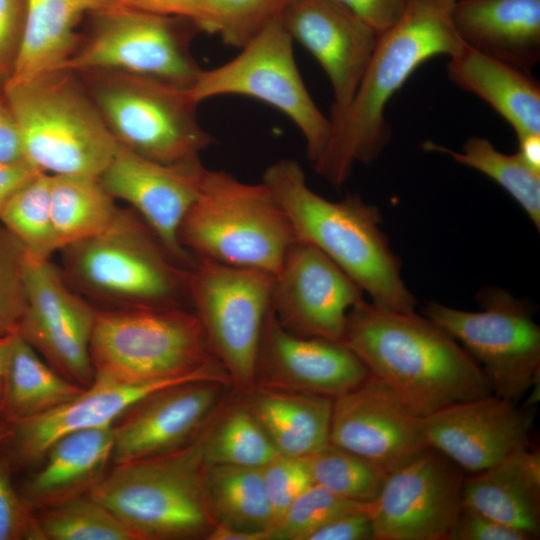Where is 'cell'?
I'll return each mask as SVG.
<instances>
[{
    "label": "cell",
    "instance_id": "obj_26",
    "mask_svg": "<svg viewBox=\"0 0 540 540\" xmlns=\"http://www.w3.org/2000/svg\"><path fill=\"white\" fill-rule=\"evenodd\" d=\"M462 503L503 525L540 534V454L522 447L499 463L465 477Z\"/></svg>",
    "mask_w": 540,
    "mask_h": 540
},
{
    "label": "cell",
    "instance_id": "obj_39",
    "mask_svg": "<svg viewBox=\"0 0 540 540\" xmlns=\"http://www.w3.org/2000/svg\"><path fill=\"white\" fill-rule=\"evenodd\" d=\"M370 503L341 498L317 484H311L286 509L271 529V540H307L332 519Z\"/></svg>",
    "mask_w": 540,
    "mask_h": 540
},
{
    "label": "cell",
    "instance_id": "obj_49",
    "mask_svg": "<svg viewBox=\"0 0 540 540\" xmlns=\"http://www.w3.org/2000/svg\"><path fill=\"white\" fill-rule=\"evenodd\" d=\"M37 173L27 162H0V212L11 196Z\"/></svg>",
    "mask_w": 540,
    "mask_h": 540
},
{
    "label": "cell",
    "instance_id": "obj_40",
    "mask_svg": "<svg viewBox=\"0 0 540 540\" xmlns=\"http://www.w3.org/2000/svg\"><path fill=\"white\" fill-rule=\"evenodd\" d=\"M28 253L0 223V337L17 332L27 306Z\"/></svg>",
    "mask_w": 540,
    "mask_h": 540
},
{
    "label": "cell",
    "instance_id": "obj_37",
    "mask_svg": "<svg viewBox=\"0 0 540 540\" xmlns=\"http://www.w3.org/2000/svg\"><path fill=\"white\" fill-rule=\"evenodd\" d=\"M305 459L314 484L359 503L373 502L387 476L380 466L330 442Z\"/></svg>",
    "mask_w": 540,
    "mask_h": 540
},
{
    "label": "cell",
    "instance_id": "obj_16",
    "mask_svg": "<svg viewBox=\"0 0 540 540\" xmlns=\"http://www.w3.org/2000/svg\"><path fill=\"white\" fill-rule=\"evenodd\" d=\"M363 294L320 249L295 240L274 275L271 309L292 334L341 343L348 312Z\"/></svg>",
    "mask_w": 540,
    "mask_h": 540
},
{
    "label": "cell",
    "instance_id": "obj_41",
    "mask_svg": "<svg viewBox=\"0 0 540 540\" xmlns=\"http://www.w3.org/2000/svg\"><path fill=\"white\" fill-rule=\"evenodd\" d=\"M15 474L0 444V540H42L35 510L21 495Z\"/></svg>",
    "mask_w": 540,
    "mask_h": 540
},
{
    "label": "cell",
    "instance_id": "obj_50",
    "mask_svg": "<svg viewBox=\"0 0 540 540\" xmlns=\"http://www.w3.org/2000/svg\"><path fill=\"white\" fill-rule=\"evenodd\" d=\"M516 154L529 169L540 174V134L518 137Z\"/></svg>",
    "mask_w": 540,
    "mask_h": 540
},
{
    "label": "cell",
    "instance_id": "obj_29",
    "mask_svg": "<svg viewBox=\"0 0 540 540\" xmlns=\"http://www.w3.org/2000/svg\"><path fill=\"white\" fill-rule=\"evenodd\" d=\"M244 400L280 455L304 458L329 443L332 398L255 387Z\"/></svg>",
    "mask_w": 540,
    "mask_h": 540
},
{
    "label": "cell",
    "instance_id": "obj_36",
    "mask_svg": "<svg viewBox=\"0 0 540 540\" xmlns=\"http://www.w3.org/2000/svg\"><path fill=\"white\" fill-rule=\"evenodd\" d=\"M42 540H139L102 503L85 494L35 511Z\"/></svg>",
    "mask_w": 540,
    "mask_h": 540
},
{
    "label": "cell",
    "instance_id": "obj_2",
    "mask_svg": "<svg viewBox=\"0 0 540 540\" xmlns=\"http://www.w3.org/2000/svg\"><path fill=\"white\" fill-rule=\"evenodd\" d=\"M463 45L449 12L435 0H408L400 20L379 35L350 104L331 122L328 144L313 163L316 173L340 187L356 163L375 161L391 139L385 109L392 97L420 65Z\"/></svg>",
    "mask_w": 540,
    "mask_h": 540
},
{
    "label": "cell",
    "instance_id": "obj_28",
    "mask_svg": "<svg viewBox=\"0 0 540 540\" xmlns=\"http://www.w3.org/2000/svg\"><path fill=\"white\" fill-rule=\"evenodd\" d=\"M115 4V0H26L20 53L4 85L59 69L80 44L76 28L84 16Z\"/></svg>",
    "mask_w": 540,
    "mask_h": 540
},
{
    "label": "cell",
    "instance_id": "obj_1",
    "mask_svg": "<svg viewBox=\"0 0 540 540\" xmlns=\"http://www.w3.org/2000/svg\"><path fill=\"white\" fill-rule=\"evenodd\" d=\"M341 343L419 417L493 393L468 352L415 311H388L363 298L348 312Z\"/></svg>",
    "mask_w": 540,
    "mask_h": 540
},
{
    "label": "cell",
    "instance_id": "obj_34",
    "mask_svg": "<svg viewBox=\"0 0 540 540\" xmlns=\"http://www.w3.org/2000/svg\"><path fill=\"white\" fill-rule=\"evenodd\" d=\"M423 148L449 155L454 161L473 168L497 182L524 209L536 229L540 230V174L529 169L517 154L498 151L483 137L473 136L455 151L434 142Z\"/></svg>",
    "mask_w": 540,
    "mask_h": 540
},
{
    "label": "cell",
    "instance_id": "obj_10",
    "mask_svg": "<svg viewBox=\"0 0 540 540\" xmlns=\"http://www.w3.org/2000/svg\"><path fill=\"white\" fill-rule=\"evenodd\" d=\"M90 16L89 36L59 69L127 72L184 88L196 82L202 68L193 58L190 44L201 30L192 20L118 4Z\"/></svg>",
    "mask_w": 540,
    "mask_h": 540
},
{
    "label": "cell",
    "instance_id": "obj_21",
    "mask_svg": "<svg viewBox=\"0 0 540 540\" xmlns=\"http://www.w3.org/2000/svg\"><path fill=\"white\" fill-rule=\"evenodd\" d=\"M368 376L366 367L344 344L292 334L281 326L270 307L257 351L254 388L334 399Z\"/></svg>",
    "mask_w": 540,
    "mask_h": 540
},
{
    "label": "cell",
    "instance_id": "obj_12",
    "mask_svg": "<svg viewBox=\"0 0 540 540\" xmlns=\"http://www.w3.org/2000/svg\"><path fill=\"white\" fill-rule=\"evenodd\" d=\"M195 258L189 277L190 303L231 385L246 395L254 389L257 351L271 307L274 274Z\"/></svg>",
    "mask_w": 540,
    "mask_h": 540
},
{
    "label": "cell",
    "instance_id": "obj_9",
    "mask_svg": "<svg viewBox=\"0 0 540 540\" xmlns=\"http://www.w3.org/2000/svg\"><path fill=\"white\" fill-rule=\"evenodd\" d=\"M116 141L161 163L198 158L213 144L189 88L111 70L76 72Z\"/></svg>",
    "mask_w": 540,
    "mask_h": 540
},
{
    "label": "cell",
    "instance_id": "obj_54",
    "mask_svg": "<svg viewBox=\"0 0 540 540\" xmlns=\"http://www.w3.org/2000/svg\"><path fill=\"white\" fill-rule=\"evenodd\" d=\"M444 10L450 11L457 0H435Z\"/></svg>",
    "mask_w": 540,
    "mask_h": 540
},
{
    "label": "cell",
    "instance_id": "obj_5",
    "mask_svg": "<svg viewBox=\"0 0 540 540\" xmlns=\"http://www.w3.org/2000/svg\"><path fill=\"white\" fill-rule=\"evenodd\" d=\"M4 90L33 168L49 175L101 176L119 143L76 72L57 69Z\"/></svg>",
    "mask_w": 540,
    "mask_h": 540
},
{
    "label": "cell",
    "instance_id": "obj_11",
    "mask_svg": "<svg viewBox=\"0 0 540 540\" xmlns=\"http://www.w3.org/2000/svg\"><path fill=\"white\" fill-rule=\"evenodd\" d=\"M472 312L429 302L424 315L477 362L493 394L519 403L539 382L540 328L528 305L501 288H485Z\"/></svg>",
    "mask_w": 540,
    "mask_h": 540
},
{
    "label": "cell",
    "instance_id": "obj_13",
    "mask_svg": "<svg viewBox=\"0 0 540 540\" xmlns=\"http://www.w3.org/2000/svg\"><path fill=\"white\" fill-rule=\"evenodd\" d=\"M293 43L280 17L230 61L202 69L189 91L198 103L217 96L242 95L276 108L298 127L306 141L307 157L314 163L328 144L332 126L304 84Z\"/></svg>",
    "mask_w": 540,
    "mask_h": 540
},
{
    "label": "cell",
    "instance_id": "obj_7",
    "mask_svg": "<svg viewBox=\"0 0 540 540\" xmlns=\"http://www.w3.org/2000/svg\"><path fill=\"white\" fill-rule=\"evenodd\" d=\"M194 257L276 274L296 238L269 187L207 169L198 197L178 231Z\"/></svg>",
    "mask_w": 540,
    "mask_h": 540
},
{
    "label": "cell",
    "instance_id": "obj_51",
    "mask_svg": "<svg viewBox=\"0 0 540 540\" xmlns=\"http://www.w3.org/2000/svg\"><path fill=\"white\" fill-rule=\"evenodd\" d=\"M206 540H271V532L246 531L216 523Z\"/></svg>",
    "mask_w": 540,
    "mask_h": 540
},
{
    "label": "cell",
    "instance_id": "obj_6",
    "mask_svg": "<svg viewBox=\"0 0 540 540\" xmlns=\"http://www.w3.org/2000/svg\"><path fill=\"white\" fill-rule=\"evenodd\" d=\"M202 432L172 452L113 464L88 494L139 540L206 539L217 521L207 491Z\"/></svg>",
    "mask_w": 540,
    "mask_h": 540
},
{
    "label": "cell",
    "instance_id": "obj_18",
    "mask_svg": "<svg viewBox=\"0 0 540 540\" xmlns=\"http://www.w3.org/2000/svg\"><path fill=\"white\" fill-rule=\"evenodd\" d=\"M534 419L533 405L519 406L491 393L422 417V429L429 447L471 474L528 446Z\"/></svg>",
    "mask_w": 540,
    "mask_h": 540
},
{
    "label": "cell",
    "instance_id": "obj_17",
    "mask_svg": "<svg viewBox=\"0 0 540 540\" xmlns=\"http://www.w3.org/2000/svg\"><path fill=\"white\" fill-rule=\"evenodd\" d=\"M206 171L200 157L161 163L119 144L99 180L114 199L131 205L179 263L192 268L196 259L180 245L178 231L199 195Z\"/></svg>",
    "mask_w": 540,
    "mask_h": 540
},
{
    "label": "cell",
    "instance_id": "obj_25",
    "mask_svg": "<svg viewBox=\"0 0 540 540\" xmlns=\"http://www.w3.org/2000/svg\"><path fill=\"white\" fill-rule=\"evenodd\" d=\"M112 426L66 434L55 441L18 485L36 511L88 494L112 463Z\"/></svg>",
    "mask_w": 540,
    "mask_h": 540
},
{
    "label": "cell",
    "instance_id": "obj_15",
    "mask_svg": "<svg viewBox=\"0 0 540 540\" xmlns=\"http://www.w3.org/2000/svg\"><path fill=\"white\" fill-rule=\"evenodd\" d=\"M27 306L17 333L58 373L87 388L95 378L90 339L98 310L76 294L51 262L28 255Z\"/></svg>",
    "mask_w": 540,
    "mask_h": 540
},
{
    "label": "cell",
    "instance_id": "obj_8",
    "mask_svg": "<svg viewBox=\"0 0 540 540\" xmlns=\"http://www.w3.org/2000/svg\"><path fill=\"white\" fill-rule=\"evenodd\" d=\"M66 276L115 308L185 306L191 268L179 263L133 210L99 234L61 249Z\"/></svg>",
    "mask_w": 540,
    "mask_h": 540
},
{
    "label": "cell",
    "instance_id": "obj_4",
    "mask_svg": "<svg viewBox=\"0 0 540 540\" xmlns=\"http://www.w3.org/2000/svg\"><path fill=\"white\" fill-rule=\"evenodd\" d=\"M90 357L98 379L124 384L214 380L231 385L198 316L185 306L98 310Z\"/></svg>",
    "mask_w": 540,
    "mask_h": 540
},
{
    "label": "cell",
    "instance_id": "obj_20",
    "mask_svg": "<svg viewBox=\"0 0 540 540\" xmlns=\"http://www.w3.org/2000/svg\"><path fill=\"white\" fill-rule=\"evenodd\" d=\"M329 442L373 462L387 473L429 447L422 417L371 375L333 399Z\"/></svg>",
    "mask_w": 540,
    "mask_h": 540
},
{
    "label": "cell",
    "instance_id": "obj_32",
    "mask_svg": "<svg viewBox=\"0 0 540 540\" xmlns=\"http://www.w3.org/2000/svg\"><path fill=\"white\" fill-rule=\"evenodd\" d=\"M206 485L217 523L246 531H270L273 513L262 468L207 465Z\"/></svg>",
    "mask_w": 540,
    "mask_h": 540
},
{
    "label": "cell",
    "instance_id": "obj_14",
    "mask_svg": "<svg viewBox=\"0 0 540 540\" xmlns=\"http://www.w3.org/2000/svg\"><path fill=\"white\" fill-rule=\"evenodd\" d=\"M464 470L427 447L387 473L369 505L375 540H447L462 509Z\"/></svg>",
    "mask_w": 540,
    "mask_h": 540
},
{
    "label": "cell",
    "instance_id": "obj_42",
    "mask_svg": "<svg viewBox=\"0 0 540 540\" xmlns=\"http://www.w3.org/2000/svg\"><path fill=\"white\" fill-rule=\"evenodd\" d=\"M274 525L290 504L313 484L306 459L279 455L262 467ZM272 527V528H273Z\"/></svg>",
    "mask_w": 540,
    "mask_h": 540
},
{
    "label": "cell",
    "instance_id": "obj_47",
    "mask_svg": "<svg viewBox=\"0 0 540 540\" xmlns=\"http://www.w3.org/2000/svg\"><path fill=\"white\" fill-rule=\"evenodd\" d=\"M115 2L142 12L186 18L199 27L201 0H115Z\"/></svg>",
    "mask_w": 540,
    "mask_h": 540
},
{
    "label": "cell",
    "instance_id": "obj_3",
    "mask_svg": "<svg viewBox=\"0 0 540 540\" xmlns=\"http://www.w3.org/2000/svg\"><path fill=\"white\" fill-rule=\"evenodd\" d=\"M262 181L286 213L296 240L325 253L375 306L415 311L417 300L403 280L401 260L381 229L376 206L354 194L327 200L308 186L302 167L292 159L268 166Z\"/></svg>",
    "mask_w": 540,
    "mask_h": 540
},
{
    "label": "cell",
    "instance_id": "obj_46",
    "mask_svg": "<svg viewBox=\"0 0 540 540\" xmlns=\"http://www.w3.org/2000/svg\"><path fill=\"white\" fill-rule=\"evenodd\" d=\"M307 540H375L369 507L332 519L314 531Z\"/></svg>",
    "mask_w": 540,
    "mask_h": 540
},
{
    "label": "cell",
    "instance_id": "obj_38",
    "mask_svg": "<svg viewBox=\"0 0 540 540\" xmlns=\"http://www.w3.org/2000/svg\"><path fill=\"white\" fill-rule=\"evenodd\" d=\"M293 0H201L199 28L218 35L224 44L242 48Z\"/></svg>",
    "mask_w": 540,
    "mask_h": 540
},
{
    "label": "cell",
    "instance_id": "obj_23",
    "mask_svg": "<svg viewBox=\"0 0 540 540\" xmlns=\"http://www.w3.org/2000/svg\"><path fill=\"white\" fill-rule=\"evenodd\" d=\"M183 382L188 381L124 384L94 378L89 387L65 404L47 413L12 423L11 431L1 445L16 474L28 471L62 436L112 426L129 407L147 394Z\"/></svg>",
    "mask_w": 540,
    "mask_h": 540
},
{
    "label": "cell",
    "instance_id": "obj_33",
    "mask_svg": "<svg viewBox=\"0 0 540 540\" xmlns=\"http://www.w3.org/2000/svg\"><path fill=\"white\" fill-rule=\"evenodd\" d=\"M202 434L207 465L262 468L280 455L244 402L218 409Z\"/></svg>",
    "mask_w": 540,
    "mask_h": 540
},
{
    "label": "cell",
    "instance_id": "obj_24",
    "mask_svg": "<svg viewBox=\"0 0 540 540\" xmlns=\"http://www.w3.org/2000/svg\"><path fill=\"white\" fill-rule=\"evenodd\" d=\"M449 16L479 52L529 72L540 60V0H457Z\"/></svg>",
    "mask_w": 540,
    "mask_h": 540
},
{
    "label": "cell",
    "instance_id": "obj_35",
    "mask_svg": "<svg viewBox=\"0 0 540 540\" xmlns=\"http://www.w3.org/2000/svg\"><path fill=\"white\" fill-rule=\"evenodd\" d=\"M0 223L37 260L59 251L50 212V175L39 172L18 189L0 212Z\"/></svg>",
    "mask_w": 540,
    "mask_h": 540
},
{
    "label": "cell",
    "instance_id": "obj_22",
    "mask_svg": "<svg viewBox=\"0 0 540 540\" xmlns=\"http://www.w3.org/2000/svg\"><path fill=\"white\" fill-rule=\"evenodd\" d=\"M281 19L327 75L333 92L329 119L336 120L350 104L379 35L333 0H293Z\"/></svg>",
    "mask_w": 540,
    "mask_h": 540
},
{
    "label": "cell",
    "instance_id": "obj_45",
    "mask_svg": "<svg viewBox=\"0 0 540 540\" xmlns=\"http://www.w3.org/2000/svg\"><path fill=\"white\" fill-rule=\"evenodd\" d=\"M377 35L393 27L402 17L408 0H333Z\"/></svg>",
    "mask_w": 540,
    "mask_h": 540
},
{
    "label": "cell",
    "instance_id": "obj_27",
    "mask_svg": "<svg viewBox=\"0 0 540 540\" xmlns=\"http://www.w3.org/2000/svg\"><path fill=\"white\" fill-rule=\"evenodd\" d=\"M449 58V79L487 103L507 121L517 138L540 134V85L529 71L465 44Z\"/></svg>",
    "mask_w": 540,
    "mask_h": 540
},
{
    "label": "cell",
    "instance_id": "obj_30",
    "mask_svg": "<svg viewBox=\"0 0 540 540\" xmlns=\"http://www.w3.org/2000/svg\"><path fill=\"white\" fill-rule=\"evenodd\" d=\"M85 390L58 373L17 333L1 382L0 406L11 422L47 413Z\"/></svg>",
    "mask_w": 540,
    "mask_h": 540
},
{
    "label": "cell",
    "instance_id": "obj_55",
    "mask_svg": "<svg viewBox=\"0 0 540 540\" xmlns=\"http://www.w3.org/2000/svg\"><path fill=\"white\" fill-rule=\"evenodd\" d=\"M0 391H1V383H0Z\"/></svg>",
    "mask_w": 540,
    "mask_h": 540
},
{
    "label": "cell",
    "instance_id": "obj_43",
    "mask_svg": "<svg viewBox=\"0 0 540 540\" xmlns=\"http://www.w3.org/2000/svg\"><path fill=\"white\" fill-rule=\"evenodd\" d=\"M26 20V0H0V83L11 78L20 53Z\"/></svg>",
    "mask_w": 540,
    "mask_h": 540
},
{
    "label": "cell",
    "instance_id": "obj_53",
    "mask_svg": "<svg viewBox=\"0 0 540 540\" xmlns=\"http://www.w3.org/2000/svg\"><path fill=\"white\" fill-rule=\"evenodd\" d=\"M11 427L12 423L6 419L0 406V444L8 437Z\"/></svg>",
    "mask_w": 540,
    "mask_h": 540
},
{
    "label": "cell",
    "instance_id": "obj_52",
    "mask_svg": "<svg viewBox=\"0 0 540 540\" xmlns=\"http://www.w3.org/2000/svg\"><path fill=\"white\" fill-rule=\"evenodd\" d=\"M16 334L17 332L0 337V383L9 364Z\"/></svg>",
    "mask_w": 540,
    "mask_h": 540
},
{
    "label": "cell",
    "instance_id": "obj_44",
    "mask_svg": "<svg viewBox=\"0 0 540 540\" xmlns=\"http://www.w3.org/2000/svg\"><path fill=\"white\" fill-rule=\"evenodd\" d=\"M447 540H533L519 530L503 525L471 508L462 509Z\"/></svg>",
    "mask_w": 540,
    "mask_h": 540
},
{
    "label": "cell",
    "instance_id": "obj_31",
    "mask_svg": "<svg viewBox=\"0 0 540 540\" xmlns=\"http://www.w3.org/2000/svg\"><path fill=\"white\" fill-rule=\"evenodd\" d=\"M118 210L98 177L50 175V212L59 250L102 232Z\"/></svg>",
    "mask_w": 540,
    "mask_h": 540
},
{
    "label": "cell",
    "instance_id": "obj_19",
    "mask_svg": "<svg viewBox=\"0 0 540 540\" xmlns=\"http://www.w3.org/2000/svg\"><path fill=\"white\" fill-rule=\"evenodd\" d=\"M228 386L188 381L138 400L112 425V464L166 454L192 442L222 405Z\"/></svg>",
    "mask_w": 540,
    "mask_h": 540
},
{
    "label": "cell",
    "instance_id": "obj_48",
    "mask_svg": "<svg viewBox=\"0 0 540 540\" xmlns=\"http://www.w3.org/2000/svg\"><path fill=\"white\" fill-rule=\"evenodd\" d=\"M0 162H27L4 85L0 83ZM28 163V162H27Z\"/></svg>",
    "mask_w": 540,
    "mask_h": 540
}]
</instances>
